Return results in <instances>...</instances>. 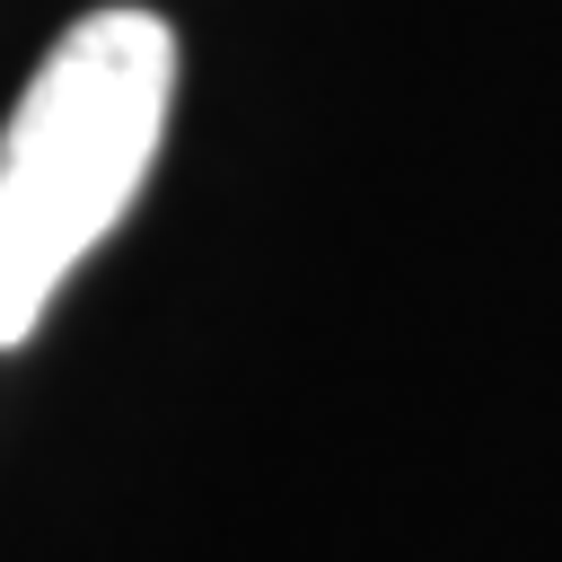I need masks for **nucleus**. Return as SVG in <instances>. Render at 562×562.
<instances>
[{"mask_svg":"<svg viewBox=\"0 0 562 562\" xmlns=\"http://www.w3.org/2000/svg\"><path fill=\"white\" fill-rule=\"evenodd\" d=\"M176 97V35L149 9L79 18L0 132V351H18L61 281L140 202Z\"/></svg>","mask_w":562,"mask_h":562,"instance_id":"1","label":"nucleus"}]
</instances>
